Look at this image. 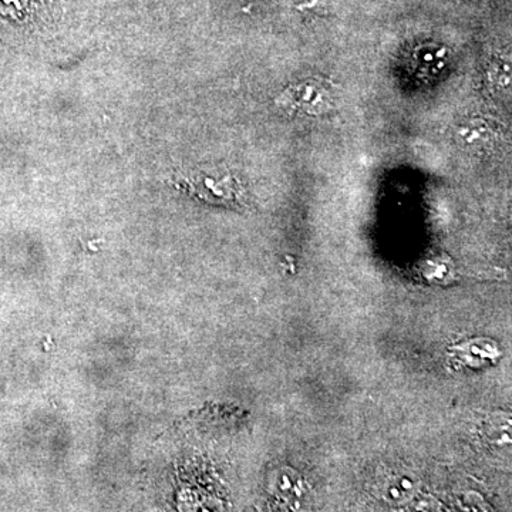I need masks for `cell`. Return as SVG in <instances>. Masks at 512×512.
Returning <instances> with one entry per match:
<instances>
[{
    "label": "cell",
    "mask_w": 512,
    "mask_h": 512,
    "mask_svg": "<svg viewBox=\"0 0 512 512\" xmlns=\"http://www.w3.org/2000/svg\"><path fill=\"white\" fill-rule=\"evenodd\" d=\"M40 0H0V18L22 20L39 6Z\"/></svg>",
    "instance_id": "obj_1"
}]
</instances>
